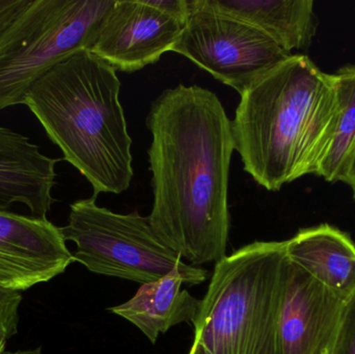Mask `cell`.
Wrapping results in <instances>:
<instances>
[{
  "mask_svg": "<svg viewBox=\"0 0 355 354\" xmlns=\"http://www.w3.org/2000/svg\"><path fill=\"white\" fill-rule=\"evenodd\" d=\"M153 207L162 242L192 266L227 257L232 121L216 94L198 85L164 89L147 120Z\"/></svg>",
  "mask_w": 355,
  "mask_h": 354,
  "instance_id": "cell-1",
  "label": "cell"
},
{
  "mask_svg": "<svg viewBox=\"0 0 355 354\" xmlns=\"http://www.w3.org/2000/svg\"><path fill=\"white\" fill-rule=\"evenodd\" d=\"M338 110L335 75L292 54L240 95L232 135L244 170L269 191L316 175Z\"/></svg>",
  "mask_w": 355,
  "mask_h": 354,
  "instance_id": "cell-2",
  "label": "cell"
},
{
  "mask_svg": "<svg viewBox=\"0 0 355 354\" xmlns=\"http://www.w3.org/2000/svg\"><path fill=\"white\" fill-rule=\"evenodd\" d=\"M120 91L116 71L83 50L46 73L25 99L64 160L89 181L96 197L128 191L135 174Z\"/></svg>",
  "mask_w": 355,
  "mask_h": 354,
  "instance_id": "cell-3",
  "label": "cell"
},
{
  "mask_svg": "<svg viewBox=\"0 0 355 354\" xmlns=\"http://www.w3.org/2000/svg\"><path fill=\"white\" fill-rule=\"evenodd\" d=\"M286 241H256L215 264L188 354H279Z\"/></svg>",
  "mask_w": 355,
  "mask_h": 354,
  "instance_id": "cell-4",
  "label": "cell"
},
{
  "mask_svg": "<svg viewBox=\"0 0 355 354\" xmlns=\"http://www.w3.org/2000/svg\"><path fill=\"white\" fill-rule=\"evenodd\" d=\"M114 0H31L0 35V110L56 64L91 50Z\"/></svg>",
  "mask_w": 355,
  "mask_h": 354,
  "instance_id": "cell-5",
  "label": "cell"
},
{
  "mask_svg": "<svg viewBox=\"0 0 355 354\" xmlns=\"http://www.w3.org/2000/svg\"><path fill=\"white\" fill-rule=\"evenodd\" d=\"M97 197L70 205L68 224L60 228L64 240L74 242L75 262L94 274L133 281L153 282L174 269H181L200 281L208 272L189 265L166 247L139 211L116 213L100 207Z\"/></svg>",
  "mask_w": 355,
  "mask_h": 354,
  "instance_id": "cell-6",
  "label": "cell"
},
{
  "mask_svg": "<svg viewBox=\"0 0 355 354\" xmlns=\"http://www.w3.org/2000/svg\"><path fill=\"white\" fill-rule=\"evenodd\" d=\"M188 1L189 16L172 51L239 95L292 55L260 29L213 10L206 0Z\"/></svg>",
  "mask_w": 355,
  "mask_h": 354,
  "instance_id": "cell-7",
  "label": "cell"
},
{
  "mask_svg": "<svg viewBox=\"0 0 355 354\" xmlns=\"http://www.w3.org/2000/svg\"><path fill=\"white\" fill-rule=\"evenodd\" d=\"M183 27L153 0H114L89 51L116 71L137 72L172 51Z\"/></svg>",
  "mask_w": 355,
  "mask_h": 354,
  "instance_id": "cell-8",
  "label": "cell"
},
{
  "mask_svg": "<svg viewBox=\"0 0 355 354\" xmlns=\"http://www.w3.org/2000/svg\"><path fill=\"white\" fill-rule=\"evenodd\" d=\"M346 303L289 260L279 311V354H331Z\"/></svg>",
  "mask_w": 355,
  "mask_h": 354,
  "instance_id": "cell-9",
  "label": "cell"
},
{
  "mask_svg": "<svg viewBox=\"0 0 355 354\" xmlns=\"http://www.w3.org/2000/svg\"><path fill=\"white\" fill-rule=\"evenodd\" d=\"M51 222L0 211V288L28 290L64 274L74 261Z\"/></svg>",
  "mask_w": 355,
  "mask_h": 354,
  "instance_id": "cell-10",
  "label": "cell"
},
{
  "mask_svg": "<svg viewBox=\"0 0 355 354\" xmlns=\"http://www.w3.org/2000/svg\"><path fill=\"white\" fill-rule=\"evenodd\" d=\"M60 161L42 153L26 135L0 126V211L19 203L33 218L47 220Z\"/></svg>",
  "mask_w": 355,
  "mask_h": 354,
  "instance_id": "cell-11",
  "label": "cell"
},
{
  "mask_svg": "<svg viewBox=\"0 0 355 354\" xmlns=\"http://www.w3.org/2000/svg\"><path fill=\"white\" fill-rule=\"evenodd\" d=\"M200 284L198 278L177 268L141 285L132 299L110 311L128 320L155 344L160 335L175 326L193 322L200 301L183 289V285Z\"/></svg>",
  "mask_w": 355,
  "mask_h": 354,
  "instance_id": "cell-12",
  "label": "cell"
},
{
  "mask_svg": "<svg viewBox=\"0 0 355 354\" xmlns=\"http://www.w3.org/2000/svg\"><path fill=\"white\" fill-rule=\"evenodd\" d=\"M287 257L336 294L355 292V243L347 233L329 224L298 231L286 241Z\"/></svg>",
  "mask_w": 355,
  "mask_h": 354,
  "instance_id": "cell-13",
  "label": "cell"
},
{
  "mask_svg": "<svg viewBox=\"0 0 355 354\" xmlns=\"http://www.w3.org/2000/svg\"><path fill=\"white\" fill-rule=\"evenodd\" d=\"M206 3L260 29L290 54L310 47L318 29L312 0H206Z\"/></svg>",
  "mask_w": 355,
  "mask_h": 354,
  "instance_id": "cell-14",
  "label": "cell"
},
{
  "mask_svg": "<svg viewBox=\"0 0 355 354\" xmlns=\"http://www.w3.org/2000/svg\"><path fill=\"white\" fill-rule=\"evenodd\" d=\"M334 75L339 101L337 125L316 172L329 183L342 182L355 145V64H346Z\"/></svg>",
  "mask_w": 355,
  "mask_h": 354,
  "instance_id": "cell-15",
  "label": "cell"
},
{
  "mask_svg": "<svg viewBox=\"0 0 355 354\" xmlns=\"http://www.w3.org/2000/svg\"><path fill=\"white\" fill-rule=\"evenodd\" d=\"M20 292L0 288V336L8 340L18 332Z\"/></svg>",
  "mask_w": 355,
  "mask_h": 354,
  "instance_id": "cell-16",
  "label": "cell"
},
{
  "mask_svg": "<svg viewBox=\"0 0 355 354\" xmlns=\"http://www.w3.org/2000/svg\"><path fill=\"white\" fill-rule=\"evenodd\" d=\"M331 354H355V292L346 303Z\"/></svg>",
  "mask_w": 355,
  "mask_h": 354,
  "instance_id": "cell-17",
  "label": "cell"
},
{
  "mask_svg": "<svg viewBox=\"0 0 355 354\" xmlns=\"http://www.w3.org/2000/svg\"><path fill=\"white\" fill-rule=\"evenodd\" d=\"M31 0H0V35Z\"/></svg>",
  "mask_w": 355,
  "mask_h": 354,
  "instance_id": "cell-18",
  "label": "cell"
},
{
  "mask_svg": "<svg viewBox=\"0 0 355 354\" xmlns=\"http://www.w3.org/2000/svg\"><path fill=\"white\" fill-rule=\"evenodd\" d=\"M342 182L345 183L346 185L350 187L355 202V145L352 156H350L347 168H346L345 176H344Z\"/></svg>",
  "mask_w": 355,
  "mask_h": 354,
  "instance_id": "cell-19",
  "label": "cell"
},
{
  "mask_svg": "<svg viewBox=\"0 0 355 354\" xmlns=\"http://www.w3.org/2000/svg\"><path fill=\"white\" fill-rule=\"evenodd\" d=\"M2 354H43L42 353V347H37L35 349H28V351H18L14 353H3Z\"/></svg>",
  "mask_w": 355,
  "mask_h": 354,
  "instance_id": "cell-20",
  "label": "cell"
},
{
  "mask_svg": "<svg viewBox=\"0 0 355 354\" xmlns=\"http://www.w3.org/2000/svg\"><path fill=\"white\" fill-rule=\"evenodd\" d=\"M6 341L8 340H6V339L2 338V337L0 336V354L3 353L4 347H6Z\"/></svg>",
  "mask_w": 355,
  "mask_h": 354,
  "instance_id": "cell-21",
  "label": "cell"
}]
</instances>
